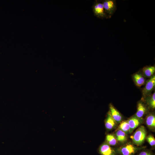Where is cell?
<instances>
[{
    "label": "cell",
    "instance_id": "6da1fadb",
    "mask_svg": "<svg viewBox=\"0 0 155 155\" xmlns=\"http://www.w3.org/2000/svg\"><path fill=\"white\" fill-rule=\"evenodd\" d=\"M145 147H139L131 142H127L117 149L116 153L121 155H134L138 150Z\"/></svg>",
    "mask_w": 155,
    "mask_h": 155
},
{
    "label": "cell",
    "instance_id": "7a4b0ae2",
    "mask_svg": "<svg viewBox=\"0 0 155 155\" xmlns=\"http://www.w3.org/2000/svg\"><path fill=\"white\" fill-rule=\"evenodd\" d=\"M146 132L144 126L141 125L136 130L131 136L133 144L137 146L142 145L146 139Z\"/></svg>",
    "mask_w": 155,
    "mask_h": 155
},
{
    "label": "cell",
    "instance_id": "3957f363",
    "mask_svg": "<svg viewBox=\"0 0 155 155\" xmlns=\"http://www.w3.org/2000/svg\"><path fill=\"white\" fill-rule=\"evenodd\" d=\"M106 13L110 18L115 13L117 9L116 1L105 0L102 3Z\"/></svg>",
    "mask_w": 155,
    "mask_h": 155
},
{
    "label": "cell",
    "instance_id": "277c9868",
    "mask_svg": "<svg viewBox=\"0 0 155 155\" xmlns=\"http://www.w3.org/2000/svg\"><path fill=\"white\" fill-rule=\"evenodd\" d=\"M93 10L94 14L98 18H109L105 12L102 3H95L93 5Z\"/></svg>",
    "mask_w": 155,
    "mask_h": 155
},
{
    "label": "cell",
    "instance_id": "5b68a950",
    "mask_svg": "<svg viewBox=\"0 0 155 155\" xmlns=\"http://www.w3.org/2000/svg\"><path fill=\"white\" fill-rule=\"evenodd\" d=\"M155 86V76L153 75L147 82L146 85L142 90L143 96L146 97L149 95Z\"/></svg>",
    "mask_w": 155,
    "mask_h": 155
},
{
    "label": "cell",
    "instance_id": "8992f818",
    "mask_svg": "<svg viewBox=\"0 0 155 155\" xmlns=\"http://www.w3.org/2000/svg\"><path fill=\"white\" fill-rule=\"evenodd\" d=\"M98 151L101 155H117L116 151L106 142L100 145Z\"/></svg>",
    "mask_w": 155,
    "mask_h": 155
},
{
    "label": "cell",
    "instance_id": "52a82bcc",
    "mask_svg": "<svg viewBox=\"0 0 155 155\" xmlns=\"http://www.w3.org/2000/svg\"><path fill=\"white\" fill-rule=\"evenodd\" d=\"M130 127V133L137 127L139 126L143 121L142 118H138L135 115L131 117L127 120Z\"/></svg>",
    "mask_w": 155,
    "mask_h": 155
},
{
    "label": "cell",
    "instance_id": "ba28073f",
    "mask_svg": "<svg viewBox=\"0 0 155 155\" xmlns=\"http://www.w3.org/2000/svg\"><path fill=\"white\" fill-rule=\"evenodd\" d=\"M110 112L111 114L117 123H120L122 117L120 113L111 104L109 105Z\"/></svg>",
    "mask_w": 155,
    "mask_h": 155
},
{
    "label": "cell",
    "instance_id": "9c48e42d",
    "mask_svg": "<svg viewBox=\"0 0 155 155\" xmlns=\"http://www.w3.org/2000/svg\"><path fill=\"white\" fill-rule=\"evenodd\" d=\"M117 124L116 122L112 117L109 111L108 113L105 122L106 128L108 130H111L115 127Z\"/></svg>",
    "mask_w": 155,
    "mask_h": 155
},
{
    "label": "cell",
    "instance_id": "30bf717a",
    "mask_svg": "<svg viewBox=\"0 0 155 155\" xmlns=\"http://www.w3.org/2000/svg\"><path fill=\"white\" fill-rule=\"evenodd\" d=\"M146 122L149 129L154 130L155 128V116L152 113L149 114L146 117Z\"/></svg>",
    "mask_w": 155,
    "mask_h": 155
},
{
    "label": "cell",
    "instance_id": "8fae6325",
    "mask_svg": "<svg viewBox=\"0 0 155 155\" xmlns=\"http://www.w3.org/2000/svg\"><path fill=\"white\" fill-rule=\"evenodd\" d=\"M146 111V108L144 104L141 102L138 103L137 112L135 115L138 118H142Z\"/></svg>",
    "mask_w": 155,
    "mask_h": 155
},
{
    "label": "cell",
    "instance_id": "7c38bea8",
    "mask_svg": "<svg viewBox=\"0 0 155 155\" xmlns=\"http://www.w3.org/2000/svg\"><path fill=\"white\" fill-rule=\"evenodd\" d=\"M133 80L137 86L140 87L144 85L145 82V79L140 74L135 73L133 76Z\"/></svg>",
    "mask_w": 155,
    "mask_h": 155
},
{
    "label": "cell",
    "instance_id": "4fadbf2b",
    "mask_svg": "<svg viewBox=\"0 0 155 155\" xmlns=\"http://www.w3.org/2000/svg\"><path fill=\"white\" fill-rule=\"evenodd\" d=\"M115 136L118 142L121 143H123L127 140V134L119 129L116 130Z\"/></svg>",
    "mask_w": 155,
    "mask_h": 155
},
{
    "label": "cell",
    "instance_id": "5bb4252c",
    "mask_svg": "<svg viewBox=\"0 0 155 155\" xmlns=\"http://www.w3.org/2000/svg\"><path fill=\"white\" fill-rule=\"evenodd\" d=\"M144 75L147 78H151L155 71L154 66H148L144 67L142 69Z\"/></svg>",
    "mask_w": 155,
    "mask_h": 155
},
{
    "label": "cell",
    "instance_id": "9a60e30c",
    "mask_svg": "<svg viewBox=\"0 0 155 155\" xmlns=\"http://www.w3.org/2000/svg\"><path fill=\"white\" fill-rule=\"evenodd\" d=\"M117 129L120 130L126 134L130 133V127L127 120H124L121 121Z\"/></svg>",
    "mask_w": 155,
    "mask_h": 155
},
{
    "label": "cell",
    "instance_id": "2e32d148",
    "mask_svg": "<svg viewBox=\"0 0 155 155\" xmlns=\"http://www.w3.org/2000/svg\"><path fill=\"white\" fill-rule=\"evenodd\" d=\"M106 142L110 146H115L118 143L115 135L113 134H107L106 137Z\"/></svg>",
    "mask_w": 155,
    "mask_h": 155
},
{
    "label": "cell",
    "instance_id": "e0dca14e",
    "mask_svg": "<svg viewBox=\"0 0 155 155\" xmlns=\"http://www.w3.org/2000/svg\"><path fill=\"white\" fill-rule=\"evenodd\" d=\"M147 104L149 107L152 109L155 108V93L148 96L146 99Z\"/></svg>",
    "mask_w": 155,
    "mask_h": 155
},
{
    "label": "cell",
    "instance_id": "ac0fdd59",
    "mask_svg": "<svg viewBox=\"0 0 155 155\" xmlns=\"http://www.w3.org/2000/svg\"><path fill=\"white\" fill-rule=\"evenodd\" d=\"M147 141L151 146H154L155 145V139L152 135H149L146 137Z\"/></svg>",
    "mask_w": 155,
    "mask_h": 155
},
{
    "label": "cell",
    "instance_id": "d6986e66",
    "mask_svg": "<svg viewBox=\"0 0 155 155\" xmlns=\"http://www.w3.org/2000/svg\"><path fill=\"white\" fill-rule=\"evenodd\" d=\"M138 155H153V154L149 151L145 150L140 152Z\"/></svg>",
    "mask_w": 155,
    "mask_h": 155
}]
</instances>
